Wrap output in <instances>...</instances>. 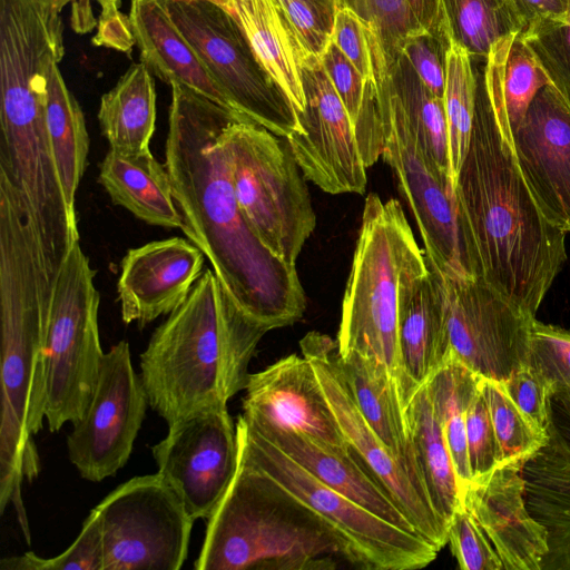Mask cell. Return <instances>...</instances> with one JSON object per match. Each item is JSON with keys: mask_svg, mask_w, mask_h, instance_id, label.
<instances>
[{"mask_svg": "<svg viewBox=\"0 0 570 570\" xmlns=\"http://www.w3.org/2000/svg\"><path fill=\"white\" fill-rule=\"evenodd\" d=\"M373 78L384 128L382 157L415 218L429 264L449 278L469 276L462 261L454 183L428 155L392 85L380 41L370 36Z\"/></svg>", "mask_w": 570, "mask_h": 570, "instance_id": "cell-10", "label": "cell"}, {"mask_svg": "<svg viewBox=\"0 0 570 570\" xmlns=\"http://www.w3.org/2000/svg\"><path fill=\"white\" fill-rule=\"evenodd\" d=\"M302 53L320 59L332 41L334 13L305 0H277Z\"/></svg>", "mask_w": 570, "mask_h": 570, "instance_id": "cell-44", "label": "cell"}, {"mask_svg": "<svg viewBox=\"0 0 570 570\" xmlns=\"http://www.w3.org/2000/svg\"><path fill=\"white\" fill-rule=\"evenodd\" d=\"M480 382V376L451 355V358L425 383L453 463L461 499L472 479L465 415Z\"/></svg>", "mask_w": 570, "mask_h": 570, "instance_id": "cell-33", "label": "cell"}, {"mask_svg": "<svg viewBox=\"0 0 570 570\" xmlns=\"http://www.w3.org/2000/svg\"><path fill=\"white\" fill-rule=\"evenodd\" d=\"M97 33L92 38L96 46H105L124 52H129L135 42L130 20L120 10L100 14Z\"/></svg>", "mask_w": 570, "mask_h": 570, "instance_id": "cell-50", "label": "cell"}, {"mask_svg": "<svg viewBox=\"0 0 570 570\" xmlns=\"http://www.w3.org/2000/svg\"><path fill=\"white\" fill-rule=\"evenodd\" d=\"M568 2V4L570 6V0H566Z\"/></svg>", "mask_w": 570, "mask_h": 570, "instance_id": "cell-58", "label": "cell"}, {"mask_svg": "<svg viewBox=\"0 0 570 570\" xmlns=\"http://www.w3.org/2000/svg\"><path fill=\"white\" fill-rule=\"evenodd\" d=\"M452 355L484 380L505 382L529 364L535 315L481 278L443 276Z\"/></svg>", "mask_w": 570, "mask_h": 570, "instance_id": "cell-13", "label": "cell"}, {"mask_svg": "<svg viewBox=\"0 0 570 570\" xmlns=\"http://www.w3.org/2000/svg\"><path fill=\"white\" fill-rule=\"evenodd\" d=\"M245 391L242 415L249 424L298 432L331 444L345 443L305 356L292 354L250 374Z\"/></svg>", "mask_w": 570, "mask_h": 570, "instance_id": "cell-20", "label": "cell"}, {"mask_svg": "<svg viewBox=\"0 0 570 570\" xmlns=\"http://www.w3.org/2000/svg\"><path fill=\"white\" fill-rule=\"evenodd\" d=\"M501 385L528 420L537 429L547 433L548 397L551 392L547 381L527 364L517 370Z\"/></svg>", "mask_w": 570, "mask_h": 570, "instance_id": "cell-47", "label": "cell"}, {"mask_svg": "<svg viewBox=\"0 0 570 570\" xmlns=\"http://www.w3.org/2000/svg\"><path fill=\"white\" fill-rule=\"evenodd\" d=\"M332 2L335 7V10L341 7L347 6V0H332Z\"/></svg>", "mask_w": 570, "mask_h": 570, "instance_id": "cell-57", "label": "cell"}, {"mask_svg": "<svg viewBox=\"0 0 570 570\" xmlns=\"http://www.w3.org/2000/svg\"><path fill=\"white\" fill-rule=\"evenodd\" d=\"M52 284L18 199L0 197L1 424L0 510L13 504L30 537L21 498L40 463L33 436L43 428L45 337Z\"/></svg>", "mask_w": 570, "mask_h": 570, "instance_id": "cell-3", "label": "cell"}, {"mask_svg": "<svg viewBox=\"0 0 570 570\" xmlns=\"http://www.w3.org/2000/svg\"><path fill=\"white\" fill-rule=\"evenodd\" d=\"M527 27L542 17L562 16L570 12L566 0H513ZM525 27V28H527Z\"/></svg>", "mask_w": 570, "mask_h": 570, "instance_id": "cell-53", "label": "cell"}, {"mask_svg": "<svg viewBox=\"0 0 570 570\" xmlns=\"http://www.w3.org/2000/svg\"><path fill=\"white\" fill-rule=\"evenodd\" d=\"M521 474L525 505L547 531L541 570H570V458L548 442L523 461Z\"/></svg>", "mask_w": 570, "mask_h": 570, "instance_id": "cell-27", "label": "cell"}, {"mask_svg": "<svg viewBox=\"0 0 570 570\" xmlns=\"http://www.w3.org/2000/svg\"><path fill=\"white\" fill-rule=\"evenodd\" d=\"M147 404L122 340L105 353L90 404L67 438L69 460L83 479L100 482L127 463Z\"/></svg>", "mask_w": 570, "mask_h": 570, "instance_id": "cell-14", "label": "cell"}, {"mask_svg": "<svg viewBox=\"0 0 570 570\" xmlns=\"http://www.w3.org/2000/svg\"><path fill=\"white\" fill-rule=\"evenodd\" d=\"M521 36L548 83L570 108V12L533 20Z\"/></svg>", "mask_w": 570, "mask_h": 570, "instance_id": "cell-37", "label": "cell"}, {"mask_svg": "<svg viewBox=\"0 0 570 570\" xmlns=\"http://www.w3.org/2000/svg\"><path fill=\"white\" fill-rule=\"evenodd\" d=\"M529 365L553 389H570V331L533 321Z\"/></svg>", "mask_w": 570, "mask_h": 570, "instance_id": "cell-41", "label": "cell"}, {"mask_svg": "<svg viewBox=\"0 0 570 570\" xmlns=\"http://www.w3.org/2000/svg\"><path fill=\"white\" fill-rule=\"evenodd\" d=\"M454 194L468 275L535 315L567 261L566 233L541 212L479 83Z\"/></svg>", "mask_w": 570, "mask_h": 570, "instance_id": "cell-2", "label": "cell"}, {"mask_svg": "<svg viewBox=\"0 0 570 570\" xmlns=\"http://www.w3.org/2000/svg\"><path fill=\"white\" fill-rule=\"evenodd\" d=\"M321 60L355 129L363 107L366 80L332 41Z\"/></svg>", "mask_w": 570, "mask_h": 570, "instance_id": "cell-48", "label": "cell"}, {"mask_svg": "<svg viewBox=\"0 0 570 570\" xmlns=\"http://www.w3.org/2000/svg\"><path fill=\"white\" fill-rule=\"evenodd\" d=\"M219 7H222L224 10L229 12L232 14L233 11V0H208Z\"/></svg>", "mask_w": 570, "mask_h": 570, "instance_id": "cell-56", "label": "cell"}, {"mask_svg": "<svg viewBox=\"0 0 570 570\" xmlns=\"http://www.w3.org/2000/svg\"><path fill=\"white\" fill-rule=\"evenodd\" d=\"M347 6L366 22L389 57L401 53L405 39L422 29L406 0H347Z\"/></svg>", "mask_w": 570, "mask_h": 570, "instance_id": "cell-40", "label": "cell"}, {"mask_svg": "<svg viewBox=\"0 0 570 570\" xmlns=\"http://www.w3.org/2000/svg\"><path fill=\"white\" fill-rule=\"evenodd\" d=\"M299 68L305 107L298 128L285 139L303 176L328 194L364 193L366 167L354 125L322 60L302 53Z\"/></svg>", "mask_w": 570, "mask_h": 570, "instance_id": "cell-17", "label": "cell"}, {"mask_svg": "<svg viewBox=\"0 0 570 570\" xmlns=\"http://www.w3.org/2000/svg\"><path fill=\"white\" fill-rule=\"evenodd\" d=\"M478 83L488 98L502 137L513 146V134L537 92L548 79L521 32L497 41L484 59Z\"/></svg>", "mask_w": 570, "mask_h": 570, "instance_id": "cell-28", "label": "cell"}, {"mask_svg": "<svg viewBox=\"0 0 570 570\" xmlns=\"http://www.w3.org/2000/svg\"><path fill=\"white\" fill-rule=\"evenodd\" d=\"M481 390L501 445L503 464L524 461L548 443V434L528 420L505 393L501 383L482 379Z\"/></svg>", "mask_w": 570, "mask_h": 570, "instance_id": "cell-38", "label": "cell"}, {"mask_svg": "<svg viewBox=\"0 0 570 570\" xmlns=\"http://www.w3.org/2000/svg\"><path fill=\"white\" fill-rule=\"evenodd\" d=\"M232 14L258 63L297 117L305 107L301 51L277 0H233Z\"/></svg>", "mask_w": 570, "mask_h": 570, "instance_id": "cell-29", "label": "cell"}, {"mask_svg": "<svg viewBox=\"0 0 570 570\" xmlns=\"http://www.w3.org/2000/svg\"><path fill=\"white\" fill-rule=\"evenodd\" d=\"M454 39L473 57L485 59L502 38L527 24L513 0H444Z\"/></svg>", "mask_w": 570, "mask_h": 570, "instance_id": "cell-36", "label": "cell"}, {"mask_svg": "<svg viewBox=\"0 0 570 570\" xmlns=\"http://www.w3.org/2000/svg\"><path fill=\"white\" fill-rule=\"evenodd\" d=\"M101 7L100 14L112 13L119 11L120 0H96Z\"/></svg>", "mask_w": 570, "mask_h": 570, "instance_id": "cell-54", "label": "cell"}, {"mask_svg": "<svg viewBox=\"0 0 570 570\" xmlns=\"http://www.w3.org/2000/svg\"><path fill=\"white\" fill-rule=\"evenodd\" d=\"M59 61L53 58L48 70L47 125L67 205L76 214V193L87 166L89 135L82 110L58 67Z\"/></svg>", "mask_w": 570, "mask_h": 570, "instance_id": "cell-32", "label": "cell"}, {"mask_svg": "<svg viewBox=\"0 0 570 570\" xmlns=\"http://www.w3.org/2000/svg\"><path fill=\"white\" fill-rule=\"evenodd\" d=\"M478 89L472 56L452 36L446 51L443 104L449 135L450 173L455 183L469 148Z\"/></svg>", "mask_w": 570, "mask_h": 570, "instance_id": "cell-35", "label": "cell"}, {"mask_svg": "<svg viewBox=\"0 0 570 570\" xmlns=\"http://www.w3.org/2000/svg\"><path fill=\"white\" fill-rule=\"evenodd\" d=\"M98 120L109 149L125 154L150 151L156 122L153 73L144 63H132L116 86L102 95Z\"/></svg>", "mask_w": 570, "mask_h": 570, "instance_id": "cell-30", "label": "cell"}, {"mask_svg": "<svg viewBox=\"0 0 570 570\" xmlns=\"http://www.w3.org/2000/svg\"><path fill=\"white\" fill-rule=\"evenodd\" d=\"M522 463L508 462L472 480L461 499L500 557L503 570H541L548 552L547 531L525 505Z\"/></svg>", "mask_w": 570, "mask_h": 570, "instance_id": "cell-22", "label": "cell"}, {"mask_svg": "<svg viewBox=\"0 0 570 570\" xmlns=\"http://www.w3.org/2000/svg\"><path fill=\"white\" fill-rule=\"evenodd\" d=\"M239 450L261 471L309 509L331 531L344 562L361 570H414L429 566L439 550L331 489L272 442L236 421Z\"/></svg>", "mask_w": 570, "mask_h": 570, "instance_id": "cell-8", "label": "cell"}, {"mask_svg": "<svg viewBox=\"0 0 570 570\" xmlns=\"http://www.w3.org/2000/svg\"><path fill=\"white\" fill-rule=\"evenodd\" d=\"M51 3L60 12L70 3V24L75 32L87 33L98 24L95 17L91 0H45Z\"/></svg>", "mask_w": 570, "mask_h": 570, "instance_id": "cell-52", "label": "cell"}, {"mask_svg": "<svg viewBox=\"0 0 570 570\" xmlns=\"http://www.w3.org/2000/svg\"><path fill=\"white\" fill-rule=\"evenodd\" d=\"M305 1H308L325 11L335 13V7H334L332 0H305Z\"/></svg>", "mask_w": 570, "mask_h": 570, "instance_id": "cell-55", "label": "cell"}, {"mask_svg": "<svg viewBox=\"0 0 570 570\" xmlns=\"http://www.w3.org/2000/svg\"><path fill=\"white\" fill-rule=\"evenodd\" d=\"M128 17L140 61L153 75L168 85L178 83L193 89L240 115L173 21L167 0H130Z\"/></svg>", "mask_w": 570, "mask_h": 570, "instance_id": "cell-24", "label": "cell"}, {"mask_svg": "<svg viewBox=\"0 0 570 570\" xmlns=\"http://www.w3.org/2000/svg\"><path fill=\"white\" fill-rule=\"evenodd\" d=\"M338 365L357 407L373 432L425 491L412 450L396 380L385 365L358 353L343 357L338 355Z\"/></svg>", "mask_w": 570, "mask_h": 570, "instance_id": "cell-25", "label": "cell"}, {"mask_svg": "<svg viewBox=\"0 0 570 570\" xmlns=\"http://www.w3.org/2000/svg\"><path fill=\"white\" fill-rule=\"evenodd\" d=\"M423 254L401 204L368 195L342 303L337 352L342 357L358 353L385 365L397 385L400 282Z\"/></svg>", "mask_w": 570, "mask_h": 570, "instance_id": "cell-6", "label": "cell"}, {"mask_svg": "<svg viewBox=\"0 0 570 570\" xmlns=\"http://www.w3.org/2000/svg\"><path fill=\"white\" fill-rule=\"evenodd\" d=\"M102 530L104 570H178L194 520L157 472L118 485L95 507Z\"/></svg>", "mask_w": 570, "mask_h": 570, "instance_id": "cell-12", "label": "cell"}, {"mask_svg": "<svg viewBox=\"0 0 570 570\" xmlns=\"http://www.w3.org/2000/svg\"><path fill=\"white\" fill-rule=\"evenodd\" d=\"M513 149L543 215L570 233V108L549 85L532 99L513 134Z\"/></svg>", "mask_w": 570, "mask_h": 570, "instance_id": "cell-18", "label": "cell"}, {"mask_svg": "<svg viewBox=\"0 0 570 570\" xmlns=\"http://www.w3.org/2000/svg\"><path fill=\"white\" fill-rule=\"evenodd\" d=\"M332 42L347 57L365 80L373 76L368 26L348 6L335 10Z\"/></svg>", "mask_w": 570, "mask_h": 570, "instance_id": "cell-46", "label": "cell"}, {"mask_svg": "<svg viewBox=\"0 0 570 570\" xmlns=\"http://www.w3.org/2000/svg\"><path fill=\"white\" fill-rule=\"evenodd\" d=\"M268 331L206 268L140 355L148 404L168 425L196 411L227 406L245 390L250 360Z\"/></svg>", "mask_w": 570, "mask_h": 570, "instance_id": "cell-4", "label": "cell"}, {"mask_svg": "<svg viewBox=\"0 0 570 570\" xmlns=\"http://www.w3.org/2000/svg\"><path fill=\"white\" fill-rule=\"evenodd\" d=\"M384 56L392 85L420 144L434 163L451 176L443 98L425 87L402 53L389 57L384 52Z\"/></svg>", "mask_w": 570, "mask_h": 570, "instance_id": "cell-34", "label": "cell"}, {"mask_svg": "<svg viewBox=\"0 0 570 570\" xmlns=\"http://www.w3.org/2000/svg\"><path fill=\"white\" fill-rule=\"evenodd\" d=\"M220 144L244 218L266 248L295 265L316 215L287 140L254 121L234 120Z\"/></svg>", "mask_w": 570, "mask_h": 570, "instance_id": "cell-7", "label": "cell"}, {"mask_svg": "<svg viewBox=\"0 0 570 570\" xmlns=\"http://www.w3.org/2000/svg\"><path fill=\"white\" fill-rule=\"evenodd\" d=\"M245 422L331 489L376 517L417 533L346 441L331 444L303 433Z\"/></svg>", "mask_w": 570, "mask_h": 570, "instance_id": "cell-23", "label": "cell"}, {"mask_svg": "<svg viewBox=\"0 0 570 570\" xmlns=\"http://www.w3.org/2000/svg\"><path fill=\"white\" fill-rule=\"evenodd\" d=\"M2 570H104L101 522L94 508L83 521L77 539L62 553L43 559L33 552L4 558Z\"/></svg>", "mask_w": 570, "mask_h": 570, "instance_id": "cell-39", "label": "cell"}, {"mask_svg": "<svg viewBox=\"0 0 570 570\" xmlns=\"http://www.w3.org/2000/svg\"><path fill=\"white\" fill-rule=\"evenodd\" d=\"M399 391L402 405L452 355L446 323L443 275L423 255L404 271L399 289Z\"/></svg>", "mask_w": 570, "mask_h": 570, "instance_id": "cell-19", "label": "cell"}, {"mask_svg": "<svg viewBox=\"0 0 570 570\" xmlns=\"http://www.w3.org/2000/svg\"><path fill=\"white\" fill-rule=\"evenodd\" d=\"M170 87L165 166L181 232L247 316L269 331L294 324L306 307L295 265L266 248L244 218L220 144L227 125L249 119L185 86Z\"/></svg>", "mask_w": 570, "mask_h": 570, "instance_id": "cell-1", "label": "cell"}, {"mask_svg": "<svg viewBox=\"0 0 570 570\" xmlns=\"http://www.w3.org/2000/svg\"><path fill=\"white\" fill-rule=\"evenodd\" d=\"M465 426L472 481L487 476L503 464L501 445L495 434L487 399L481 390V382L466 410Z\"/></svg>", "mask_w": 570, "mask_h": 570, "instance_id": "cell-42", "label": "cell"}, {"mask_svg": "<svg viewBox=\"0 0 570 570\" xmlns=\"http://www.w3.org/2000/svg\"><path fill=\"white\" fill-rule=\"evenodd\" d=\"M99 183L112 203L149 225L184 227L168 170L151 154L109 149L99 165Z\"/></svg>", "mask_w": 570, "mask_h": 570, "instance_id": "cell-26", "label": "cell"}, {"mask_svg": "<svg viewBox=\"0 0 570 570\" xmlns=\"http://www.w3.org/2000/svg\"><path fill=\"white\" fill-rule=\"evenodd\" d=\"M309 360L345 441L387 491L414 530L439 551L448 543V528L432 508L425 491L389 452L357 407L338 365L337 343L311 332L299 342Z\"/></svg>", "mask_w": 570, "mask_h": 570, "instance_id": "cell-16", "label": "cell"}, {"mask_svg": "<svg viewBox=\"0 0 570 570\" xmlns=\"http://www.w3.org/2000/svg\"><path fill=\"white\" fill-rule=\"evenodd\" d=\"M158 473L196 521L208 519L226 494L238 468L236 424L227 406L193 412L168 425L151 448Z\"/></svg>", "mask_w": 570, "mask_h": 570, "instance_id": "cell-15", "label": "cell"}, {"mask_svg": "<svg viewBox=\"0 0 570 570\" xmlns=\"http://www.w3.org/2000/svg\"><path fill=\"white\" fill-rule=\"evenodd\" d=\"M448 543L462 570H503L487 534L463 505L454 511L449 522Z\"/></svg>", "mask_w": 570, "mask_h": 570, "instance_id": "cell-43", "label": "cell"}, {"mask_svg": "<svg viewBox=\"0 0 570 570\" xmlns=\"http://www.w3.org/2000/svg\"><path fill=\"white\" fill-rule=\"evenodd\" d=\"M341 561L338 543L323 521L239 450L236 474L207 519L194 568L332 570Z\"/></svg>", "mask_w": 570, "mask_h": 570, "instance_id": "cell-5", "label": "cell"}, {"mask_svg": "<svg viewBox=\"0 0 570 570\" xmlns=\"http://www.w3.org/2000/svg\"><path fill=\"white\" fill-rule=\"evenodd\" d=\"M549 443L570 458V389H553L548 397Z\"/></svg>", "mask_w": 570, "mask_h": 570, "instance_id": "cell-49", "label": "cell"}, {"mask_svg": "<svg viewBox=\"0 0 570 570\" xmlns=\"http://www.w3.org/2000/svg\"><path fill=\"white\" fill-rule=\"evenodd\" d=\"M167 7L237 112L283 138L298 128L294 109L258 63L233 14L208 0H167Z\"/></svg>", "mask_w": 570, "mask_h": 570, "instance_id": "cell-11", "label": "cell"}, {"mask_svg": "<svg viewBox=\"0 0 570 570\" xmlns=\"http://www.w3.org/2000/svg\"><path fill=\"white\" fill-rule=\"evenodd\" d=\"M405 417L421 481L432 508L448 528L454 511L462 505L461 495L425 384L411 397Z\"/></svg>", "mask_w": 570, "mask_h": 570, "instance_id": "cell-31", "label": "cell"}, {"mask_svg": "<svg viewBox=\"0 0 570 570\" xmlns=\"http://www.w3.org/2000/svg\"><path fill=\"white\" fill-rule=\"evenodd\" d=\"M99 302L95 269L78 240L53 284L46 326L45 416L51 433L79 421L92 399L105 355Z\"/></svg>", "mask_w": 570, "mask_h": 570, "instance_id": "cell-9", "label": "cell"}, {"mask_svg": "<svg viewBox=\"0 0 570 570\" xmlns=\"http://www.w3.org/2000/svg\"><path fill=\"white\" fill-rule=\"evenodd\" d=\"M205 255L191 242L173 237L129 249L117 282L124 323L146 326L180 306L203 274Z\"/></svg>", "mask_w": 570, "mask_h": 570, "instance_id": "cell-21", "label": "cell"}, {"mask_svg": "<svg viewBox=\"0 0 570 570\" xmlns=\"http://www.w3.org/2000/svg\"><path fill=\"white\" fill-rule=\"evenodd\" d=\"M450 39L420 29L409 36L401 48V53L409 60L420 80L440 98L444 95Z\"/></svg>", "mask_w": 570, "mask_h": 570, "instance_id": "cell-45", "label": "cell"}, {"mask_svg": "<svg viewBox=\"0 0 570 570\" xmlns=\"http://www.w3.org/2000/svg\"><path fill=\"white\" fill-rule=\"evenodd\" d=\"M406 1L420 28L446 39L453 36L444 0Z\"/></svg>", "mask_w": 570, "mask_h": 570, "instance_id": "cell-51", "label": "cell"}]
</instances>
